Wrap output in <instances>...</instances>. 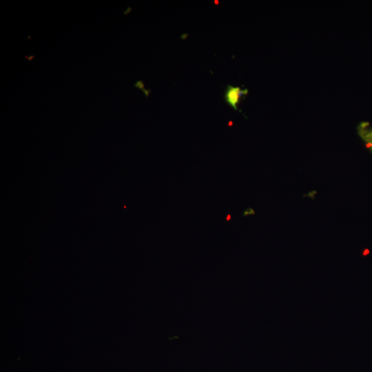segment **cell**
<instances>
[{
    "label": "cell",
    "instance_id": "1",
    "mask_svg": "<svg viewBox=\"0 0 372 372\" xmlns=\"http://www.w3.org/2000/svg\"><path fill=\"white\" fill-rule=\"evenodd\" d=\"M248 94L247 89H241L240 87L228 85L225 94L226 102L235 110H238V104L242 96Z\"/></svg>",
    "mask_w": 372,
    "mask_h": 372
},
{
    "label": "cell",
    "instance_id": "2",
    "mask_svg": "<svg viewBox=\"0 0 372 372\" xmlns=\"http://www.w3.org/2000/svg\"><path fill=\"white\" fill-rule=\"evenodd\" d=\"M359 136L364 143V147L372 154V127H369V123L362 121L357 127Z\"/></svg>",
    "mask_w": 372,
    "mask_h": 372
},
{
    "label": "cell",
    "instance_id": "3",
    "mask_svg": "<svg viewBox=\"0 0 372 372\" xmlns=\"http://www.w3.org/2000/svg\"><path fill=\"white\" fill-rule=\"evenodd\" d=\"M318 194V191L313 189L309 191L308 192L302 194V198H308L313 200L316 199V196Z\"/></svg>",
    "mask_w": 372,
    "mask_h": 372
},
{
    "label": "cell",
    "instance_id": "4",
    "mask_svg": "<svg viewBox=\"0 0 372 372\" xmlns=\"http://www.w3.org/2000/svg\"><path fill=\"white\" fill-rule=\"evenodd\" d=\"M256 214V211L254 209L251 207H247L246 208L242 213V216L243 217H246L248 216H254Z\"/></svg>",
    "mask_w": 372,
    "mask_h": 372
},
{
    "label": "cell",
    "instance_id": "5",
    "mask_svg": "<svg viewBox=\"0 0 372 372\" xmlns=\"http://www.w3.org/2000/svg\"><path fill=\"white\" fill-rule=\"evenodd\" d=\"M230 219H231V215H230L229 214H228L227 215V217H226V220H227V221H229Z\"/></svg>",
    "mask_w": 372,
    "mask_h": 372
}]
</instances>
